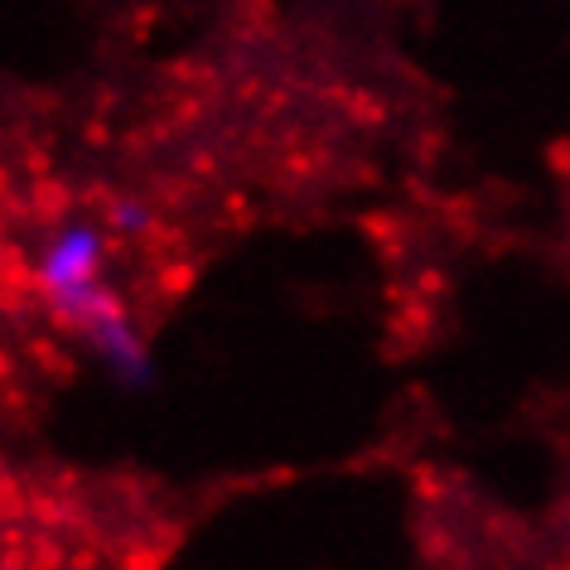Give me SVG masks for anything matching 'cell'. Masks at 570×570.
Instances as JSON below:
<instances>
[{"label":"cell","instance_id":"1","mask_svg":"<svg viewBox=\"0 0 570 570\" xmlns=\"http://www.w3.org/2000/svg\"><path fill=\"white\" fill-rule=\"evenodd\" d=\"M102 256H107V247L92 227H63V233L45 247V256H39L35 285L49 295V301L53 295H68V291H82V285L97 281Z\"/></svg>","mask_w":570,"mask_h":570},{"label":"cell","instance_id":"2","mask_svg":"<svg viewBox=\"0 0 570 570\" xmlns=\"http://www.w3.org/2000/svg\"><path fill=\"white\" fill-rule=\"evenodd\" d=\"M88 338L97 344V353H102V358L117 367L121 377H146V344H140L136 338V330H131V320H126V309L117 305L111 309V315H102L88 330Z\"/></svg>","mask_w":570,"mask_h":570},{"label":"cell","instance_id":"3","mask_svg":"<svg viewBox=\"0 0 570 570\" xmlns=\"http://www.w3.org/2000/svg\"><path fill=\"white\" fill-rule=\"evenodd\" d=\"M111 227H117V233H146L150 208L136 204V198H117V204H111Z\"/></svg>","mask_w":570,"mask_h":570}]
</instances>
